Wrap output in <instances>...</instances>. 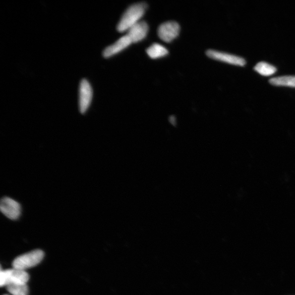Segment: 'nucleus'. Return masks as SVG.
Wrapping results in <instances>:
<instances>
[{
    "label": "nucleus",
    "mask_w": 295,
    "mask_h": 295,
    "mask_svg": "<svg viewBox=\"0 0 295 295\" xmlns=\"http://www.w3.org/2000/svg\"><path fill=\"white\" fill-rule=\"evenodd\" d=\"M148 6L146 3H138L129 7L124 12L119 23L117 30L120 32L128 31L131 27L140 22L145 14Z\"/></svg>",
    "instance_id": "obj_1"
},
{
    "label": "nucleus",
    "mask_w": 295,
    "mask_h": 295,
    "mask_svg": "<svg viewBox=\"0 0 295 295\" xmlns=\"http://www.w3.org/2000/svg\"><path fill=\"white\" fill-rule=\"evenodd\" d=\"M29 279V274L24 270L13 268L0 272V285L7 286L13 284H26Z\"/></svg>",
    "instance_id": "obj_2"
},
{
    "label": "nucleus",
    "mask_w": 295,
    "mask_h": 295,
    "mask_svg": "<svg viewBox=\"0 0 295 295\" xmlns=\"http://www.w3.org/2000/svg\"><path fill=\"white\" fill-rule=\"evenodd\" d=\"M44 253L41 250L34 251L20 256L13 262V267L25 271L40 263L44 257Z\"/></svg>",
    "instance_id": "obj_3"
},
{
    "label": "nucleus",
    "mask_w": 295,
    "mask_h": 295,
    "mask_svg": "<svg viewBox=\"0 0 295 295\" xmlns=\"http://www.w3.org/2000/svg\"><path fill=\"white\" fill-rule=\"evenodd\" d=\"M180 32V26L178 23L173 21L167 22L162 24L159 27L157 33L159 38L166 43L171 42Z\"/></svg>",
    "instance_id": "obj_4"
},
{
    "label": "nucleus",
    "mask_w": 295,
    "mask_h": 295,
    "mask_svg": "<svg viewBox=\"0 0 295 295\" xmlns=\"http://www.w3.org/2000/svg\"><path fill=\"white\" fill-rule=\"evenodd\" d=\"M2 212L8 218L16 220L21 215L22 208L21 205L16 201L5 197L0 203Z\"/></svg>",
    "instance_id": "obj_5"
},
{
    "label": "nucleus",
    "mask_w": 295,
    "mask_h": 295,
    "mask_svg": "<svg viewBox=\"0 0 295 295\" xmlns=\"http://www.w3.org/2000/svg\"><path fill=\"white\" fill-rule=\"evenodd\" d=\"M92 97H93V90L91 85L87 80L83 79L81 82L80 87V110L82 114L86 112L90 106Z\"/></svg>",
    "instance_id": "obj_6"
},
{
    "label": "nucleus",
    "mask_w": 295,
    "mask_h": 295,
    "mask_svg": "<svg viewBox=\"0 0 295 295\" xmlns=\"http://www.w3.org/2000/svg\"><path fill=\"white\" fill-rule=\"evenodd\" d=\"M206 55L209 58L226 63L229 64L244 67L246 62L244 58L225 53V52L209 49L206 51Z\"/></svg>",
    "instance_id": "obj_7"
},
{
    "label": "nucleus",
    "mask_w": 295,
    "mask_h": 295,
    "mask_svg": "<svg viewBox=\"0 0 295 295\" xmlns=\"http://www.w3.org/2000/svg\"><path fill=\"white\" fill-rule=\"evenodd\" d=\"M132 43L133 42L131 41V39L127 35L118 39L112 45H109V47L104 49L102 52V55L104 57H110L128 48Z\"/></svg>",
    "instance_id": "obj_8"
},
{
    "label": "nucleus",
    "mask_w": 295,
    "mask_h": 295,
    "mask_svg": "<svg viewBox=\"0 0 295 295\" xmlns=\"http://www.w3.org/2000/svg\"><path fill=\"white\" fill-rule=\"evenodd\" d=\"M149 26L145 22H140L131 27L129 30L128 35L133 43H138L145 38L148 34Z\"/></svg>",
    "instance_id": "obj_9"
},
{
    "label": "nucleus",
    "mask_w": 295,
    "mask_h": 295,
    "mask_svg": "<svg viewBox=\"0 0 295 295\" xmlns=\"http://www.w3.org/2000/svg\"><path fill=\"white\" fill-rule=\"evenodd\" d=\"M147 53L150 58L156 59L166 56L168 51L163 45L154 43L147 49Z\"/></svg>",
    "instance_id": "obj_10"
},
{
    "label": "nucleus",
    "mask_w": 295,
    "mask_h": 295,
    "mask_svg": "<svg viewBox=\"0 0 295 295\" xmlns=\"http://www.w3.org/2000/svg\"><path fill=\"white\" fill-rule=\"evenodd\" d=\"M269 82L275 86L295 88V76H288L273 78Z\"/></svg>",
    "instance_id": "obj_11"
},
{
    "label": "nucleus",
    "mask_w": 295,
    "mask_h": 295,
    "mask_svg": "<svg viewBox=\"0 0 295 295\" xmlns=\"http://www.w3.org/2000/svg\"><path fill=\"white\" fill-rule=\"evenodd\" d=\"M255 71L258 72L259 74L265 76H270L275 73L277 71L276 68L273 65L265 62H260L254 68Z\"/></svg>",
    "instance_id": "obj_12"
},
{
    "label": "nucleus",
    "mask_w": 295,
    "mask_h": 295,
    "mask_svg": "<svg viewBox=\"0 0 295 295\" xmlns=\"http://www.w3.org/2000/svg\"><path fill=\"white\" fill-rule=\"evenodd\" d=\"M6 287L8 291L13 295L28 294V287L26 284H13Z\"/></svg>",
    "instance_id": "obj_13"
},
{
    "label": "nucleus",
    "mask_w": 295,
    "mask_h": 295,
    "mask_svg": "<svg viewBox=\"0 0 295 295\" xmlns=\"http://www.w3.org/2000/svg\"><path fill=\"white\" fill-rule=\"evenodd\" d=\"M5 295H8V294H5Z\"/></svg>",
    "instance_id": "obj_14"
}]
</instances>
